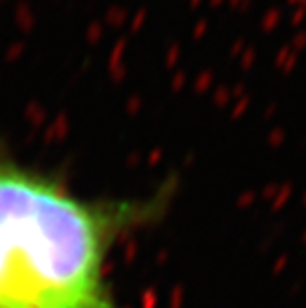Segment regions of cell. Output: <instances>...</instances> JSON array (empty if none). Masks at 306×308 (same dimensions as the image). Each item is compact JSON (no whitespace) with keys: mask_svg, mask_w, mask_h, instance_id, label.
Segmentation results:
<instances>
[{"mask_svg":"<svg viewBox=\"0 0 306 308\" xmlns=\"http://www.w3.org/2000/svg\"><path fill=\"white\" fill-rule=\"evenodd\" d=\"M163 203L86 199L0 157V308H122L107 282L109 253Z\"/></svg>","mask_w":306,"mask_h":308,"instance_id":"cell-1","label":"cell"}]
</instances>
